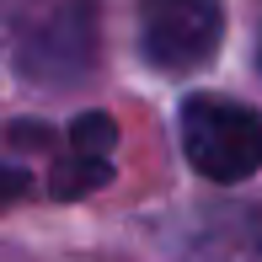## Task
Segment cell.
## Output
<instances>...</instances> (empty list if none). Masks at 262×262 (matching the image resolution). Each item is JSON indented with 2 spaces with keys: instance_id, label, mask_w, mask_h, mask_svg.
<instances>
[{
  "instance_id": "2",
  "label": "cell",
  "mask_w": 262,
  "mask_h": 262,
  "mask_svg": "<svg viewBox=\"0 0 262 262\" xmlns=\"http://www.w3.org/2000/svg\"><path fill=\"white\" fill-rule=\"evenodd\" d=\"M225 38V0H139V49L156 70L187 75Z\"/></svg>"
},
{
  "instance_id": "7",
  "label": "cell",
  "mask_w": 262,
  "mask_h": 262,
  "mask_svg": "<svg viewBox=\"0 0 262 262\" xmlns=\"http://www.w3.org/2000/svg\"><path fill=\"white\" fill-rule=\"evenodd\" d=\"M27 193H32V177H27V171H0V204L27 198Z\"/></svg>"
},
{
  "instance_id": "5",
  "label": "cell",
  "mask_w": 262,
  "mask_h": 262,
  "mask_svg": "<svg viewBox=\"0 0 262 262\" xmlns=\"http://www.w3.org/2000/svg\"><path fill=\"white\" fill-rule=\"evenodd\" d=\"M107 177H113L107 156H86V150H70V156L54 166L49 193H54V198H80V193H97Z\"/></svg>"
},
{
  "instance_id": "6",
  "label": "cell",
  "mask_w": 262,
  "mask_h": 262,
  "mask_svg": "<svg viewBox=\"0 0 262 262\" xmlns=\"http://www.w3.org/2000/svg\"><path fill=\"white\" fill-rule=\"evenodd\" d=\"M118 145V128L107 113H86L70 123V150H86V156H107V150Z\"/></svg>"
},
{
  "instance_id": "3",
  "label": "cell",
  "mask_w": 262,
  "mask_h": 262,
  "mask_svg": "<svg viewBox=\"0 0 262 262\" xmlns=\"http://www.w3.org/2000/svg\"><path fill=\"white\" fill-rule=\"evenodd\" d=\"M21 70L32 80H54V86L80 80L91 70V11L64 6L38 16L32 32L21 38Z\"/></svg>"
},
{
  "instance_id": "1",
  "label": "cell",
  "mask_w": 262,
  "mask_h": 262,
  "mask_svg": "<svg viewBox=\"0 0 262 262\" xmlns=\"http://www.w3.org/2000/svg\"><path fill=\"white\" fill-rule=\"evenodd\" d=\"M182 150L198 177L241 182L262 166V113L230 97H187L182 102Z\"/></svg>"
},
{
  "instance_id": "4",
  "label": "cell",
  "mask_w": 262,
  "mask_h": 262,
  "mask_svg": "<svg viewBox=\"0 0 262 262\" xmlns=\"http://www.w3.org/2000/svg\"><path fill=\"white\" fill-rule=\"evenodd\" d=\"M182 262H262V230L252 220H214L187 241Z\"/></svg>"
}]
</instances>
